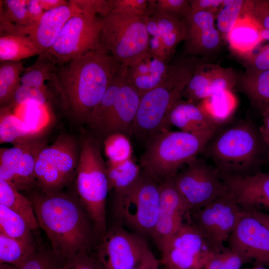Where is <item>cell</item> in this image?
<instances>
[{
	"label": "cell",
	"instance_id": "1",
	"mask_svg": "<svg viewBox=\"0 0 269 269\" xmlns=\"http://www.w3.org/2000/svg\"><path fill=\"white\" fill-rule=\"evenodd\" d=\"M51 248L66 261L90 253L98 238L93 223L78 198L63 191L47 193L36 189L28 198Z\"/></svg>",
	"mask_w": 269,
	"mask_h": 269
},
{
	"label": "cell",
	"instance_id": "2",
	"mask_svg": "<svg viewBox=\"0 0 269 269\" xmlns=\"http://www.w3.org/2000/svg\"><path fill=\"white\" fill-rule=\"evenodd\" d=\"M121 65L108 53L95 52L58 67L54 86L68 113L86 122Z\"/></svg>",
	"mask_w": 269,
	"mask_h": 269
},
{
	"label": "cell",
	"instance_id": "3",
	"mask_svg": "<svg viewBox=\"0 0 269 269\" xmlns=\"http://www.w3.org/2000/svg\"><path fill=\"white\" fill-rule=\"evenodd\" d=\"M264 146L259 130L248 121L218 128L202 153L221 174L248 175L257 173Z\"/></svg>",
	"mask_w": 269,
	"mask_h": 269
},
{
	"label": "cell",
	"instance_id": "4",
	"mask_svg": "<svg viewBox=\"0 0 269 269\" xmlns=\"http://www.w3.org/2000/svg\"><path fill=\"white\" fill-rule=\"evenodd\" d=\"M198 62L196 57L191 56L169 64L165 80L140 97L131 135L145 142L162 131L169 130L166 125L167 115L182 98Z\"/></svg>",
	"mask_w": 269,
	"mask_h": 269
},
{
	"label": "cell",
	"instance_id": "5",
	"mask_svg": "<svg viewBox=\"0 0 269 269\" xmlns=\"http://www.w3.org/2000/svg\"><path fill=\"white\" fill-rule=\"evenodd\" d=\"M215 131L192 134L164 130L145 142L142 173L158 182L173 177L183 165L202 153Z\"/></svg>",
	"mask_w": 269,
	"mask_h": 269
},
{
	"label": "cell",
	"instance_id": "6",
	"mask_svg": "<svg viewBox=\"0 0 269 269\" xmlns=\"http://www.w3.org/2000/svg\"><path fill=\"white\" fill-rule=\"evenodd\" d=\"M100 142L91 135L82 139L75 179L78 198L93 223L98 240L107 230L106 202L110 191Z\"/></svg>",
	"mask_w": 269,
	"mask_h": 269
},
{
	"label": "cell",
	"instance_id": "7",
	"mask_svg": "<svg viewBox=\"0 0 269 269\" xmlns=\"http://www.w3.org/2000/svg\"><path fill=\"white\" fill-rule=\"evenodd\" d=\"M159 182L141 172L135 182L114 199L118 219L136 234L152 238L160 204Z\"/></svg>",
	"mask_w": 269,
	"mask_h": 269
},
{
	"label": "cell",
	"instance_id": "8",
	"mask_svg": "<svg viewBox=\"0 0 269 269\" xmlns=\"http://www.w3.org/2000/svg\"><path fill=\"white\" fill-rule=\"evenodd\" d=\"M79 154L80 146L70 136H62L44 145L36 159L37 189L47 193L63 191L75 179Z\"/></svg>",
	"mask_w": 269,
	"mask_h": 269
},
{
	"label": "cell",
	"instance_id": "9",
	"mask_svg": "<svg viewBox=\"0 0 269 269\" xmlns=\"http://www.w3.org/2000/svg\"><path fill=\"white\" fill-rule=\"evenodd\" d=\"M101 39L106 52L127 66L148 51L149 35L142 16L110 13L103 19Z\"/></svg>",
	"mask_w": 269,
	"mask_h": 269
},
{
	"label": "cell",
	"instance_id": "10",
	"mask_svg": "<svg viewBox=\"0 0 269 269\" xmlns=\"http://www.w3.org/2000/svg\"><path fill=\"white\" fill-rule=\"evenodd\" d=\"M103 19L84 12L72 16L45 53L60 67L89 53L106 52L101 39Z\"/></svg>",
	"mask_w": 269,
	"mask_h": 269
},
{
	"label": "cell",
	"instance_id": "11",
	"mask_svg": "<svg viewBox=\"0 0 269 269\" xmlns=\"http://www.w3.org/2000/svg\"><path fill=\"white\" fill-rule=\"evenodd\" d=\"M185 165L173 178L189 214L229 192L219 170L205 160L196 157Z\"/></svg>",
	"mask_w": 269,
	"mask_h": 269
},
{
	"label": "cell",
	"instance_id": "12",
	"mask_svg": "<svg viewBox=\"0 0 269 269\" xmlns=\"http://www.w3.org/2000/svg\"><path fill=\"white\" fill-rule=\"evenodd\" d=\"M244 209L230 192L206 206L191 212L188 222L204 237L216 252L224 250L236 228Z\"/></svg>",
	"mask_w": 269,
	"mask_h": 269
},
{
	"label": "cell",
	"instance_id": "13",
	"mask_svg": "<svg viewBox=\"0 0 269 269\" xmlns=\"http://www.w3.org/2000/svg\"><path fill=\"white\" fill-rule=\"evenodd\" d=\"M158 248L164 269H203L210 257L217 253L188 222L183 223Z\"/></svg>",
	"mask_w": 269,
	"mask_h": 269
},
{
	"label": "cell",
	"instance_id": "14",
	"mask_svg": "<svg viewBox=\"0 0 269 269\" xmlns=\"http://www.w3.org/2000/svg\"><path fill=\"white\" fill-rule=\"evenodd\" d=\"M148 250L143 237L116 226L99 239L94 253L105 269H131Z\"/></svg>",
	"mask_w": 269,
	"mask_h": 269
},
{
	"label": "cell",
	"instance_id": "15",
	"mask_svg": "<svg viewBox=\"0 0 269 269\" xmlns=\"http://www.w3.org/2000/svg\"><path fill=\"white\" fill-rule=\"evenodd\" d=\"M228 248L244 263L269 268V230L248 209L243 213L228 241Z\"/></svg>",
	"mask_w": 269,
	"mask_h": 269
},
{
	"label": "cell",
	"instance_id": "16",
	"mask_svg": "<svg viewBox=\"0 0 269 269\" xmlns=\"http://www.w3.org/2000/svg\"><path fill=\"white\" fill-rule=\"evenodd\" d=\"M35 137L0 150V178L11 183L19 191L31 192L37 189L36 159L45 144Z\"/></svg>",
	"mask_w": 269,
	"mask_h": 269
},
{
	"label": "cell",
	"instance_id": "17",
	"mask_svg": "<svg viewBox=\"0 0 269 269\" xmlns=\"http://www.w3.org/2000/svg\"><path fill=\"white\" fill-rule=\"evenodd\" d=\"M174 177L159 182L160 204L155 230L152 237L157 247L175 232L187 220L189 211L177 189Z\"/></svg>",
	"mask_w": 269,
	"mask_h": 269
},
{
	"label": "cell",
	"instance_id": "18",
	"mask_svg": "<svg viewBox=\"0 0 269 269\" xmlns=\"http://www.w3.org/2000/svg\"><path fill=\"white\" fill-rule=\"evenodd\" d=\"M237 82L238 78L233 70L198 62L182 96L197 104L217 92L232 90Z\"/></svg>",
	"mask_w": 269,
	"mask_h": 269
},
{
	"label": "cell",
	"instance_id": "19",
	"mask_svg": "<svg viewBox=\"0 0 269 269\" xmlns=\"http://www.w3.org/2000/svg\"><path fill=\"white\" fill-rule=\"evenodd\" d=\"M229 192L244 209H269V171H261L248 175L221 174Z\"/></svg>",
	"mask_w": 269,
	"mask_h": 269
},
{
	"label": "cell",
	"instance_id": "20",
	"mask_svg": "<svg viewBox=\"0 0 269 269\" xmlns=\"http://www.w3.org/2000/svg\"><path fill=\"white\" fill-rule=\"evenodd\" d=\"M81 12L73 2L45 11L40 21L31 26H24L22 35L28 37L36 45L40 54L48 51L66 22Z\"/></svg>",
	"mask_w": 269,
	"mask_h": 269
},
{
	"label": "cell",
	"instance_id": "21",
	"mask_svg": "<svg viewBox=\"0 0 269 269\" xmlns=\"http://www.w3.org/2000/svg\"><path fill=\"white\" fill-rule=\"evenodd\" d=\"M216 15L206 11H192L186 19L187 36L184 50L187 55H203L215 52L222 38L215 27Z\"/></svg>",
	"mask_w": 269,
	"mask_h": 269
},
{
	"label": "cell",
	"instance_id": "22",
	"mask_svg": "<svg viewBox=\"0 0 269 269\" xmlns=\"http://www.w3.org/2000/svg\"><path fill=\"white\" fill-rule=\"evenodd\" d=\"M140 96L127 77L121 87L113 109L98 134L106 136L115 133L131 135L132 126L138 108Z\"/></svg>",
	"mask_w": 269,
	"mask_h": 269
},
{
	"label": "cell",
	"instance_id": "23",
	"mask_svg": "<svg viewBox=\"0 0 269 269\" xmlns=\"http://www.w3.org/2000/svg\"><path fill=\"white\" fill-rule=\"evenodd\" d=\"M169 67L167 61L147 52L127 66L126 77L141 97L165 80Z\"/></svg>",
	"mask_w": 269,
	"mask_h": 269
},
{
	"label": "cell",
	"instance_id": "24",
	"mask_svg": "<svg viewBox=\"0 0 269 269\" xmlns=\"http://www.w3.org/2000/svg\"><path fill=\"white\" fill-rule=\"evenodd\" d=\"M168 129L174 126L181 131L203 134L215 131L218 128L198 104L181 98L171 108L166 118Z\"/></svg>",
	"mask_w": 269,
	"mask_h": 269
},
{
	"label": "cell",
	"instance_id": "25",
	"mask_svg": "<svg viewBox=\"0 0 269 269\" xmlns=\"http://www.w3.org/2000/svg\"><path fill=\"white\" fill-rule=\"evenodd\" d=\"M261 28L252 15H241L227 36L231 50L244 59L251 56L263 41L260 35Z\"/></svg>",
	"mask_w": 269,
	"mask_h": 269
},
{
	"label": "cell",
	"instance_id": "26",
	"mask_svg": "<svg viewBox=\"0 0 269 269\" xmlns=\"http://www.w3.org/2000/svg\"><path fill=\"white\" fill-rule=\"evenodd\" d=\"M237 103V98L232 90H223L210 95L197 104L217 126L221 127L232 117Z\"/></svg>",
	"mask_w": 269,
	"mask_h": 269
},
{
	"label": "cell",
	"instance_id": "27",
	"mask_svg": "<svg viewBox=\"0 0 269 269\" xmlns=\"http://www.w3.org/2000/svg\"><path fill=\"white\" fill-rule=\"evenodd\" d=\"M127 66L122 64L102 99L88 117L86 123L99 133L111 113L120 89L126 77Z\"/></svg>",
	"mask_w": 269,
	"mask_h": 269
},
{
	"label": "cell",
	"instance_id": "28",
	"mask_svg": "<svg viewBox=\"0 0 269 269\" xmlns=\"http://www.w3.org/2000/svg\"><path fill=\"white\" fill-rule=\"evenodd\" d=\"M106 165L109 190L113 192L114 199L124 193L141 173L139 165L132 157L119 163L107 162Z\"/></svg>",
	"mask_w": 269,
	"mask_h": 269
},
{
	"label": "cell",
	"instance_id": "29",
	"mask_svg": "<svg viewBox=\"0 0 269 269\" xmlns=\"http://www.w3.org/2000/svg\"><path fill=\"white\" fill-rule=\"evenodd\" d=\"M0 204L21 216L32 231L39 227L29 199L23 196L11 183L0 178Z\"/></svg>",
	"mask_w": 269,
	"mask_h": 269
},
{
	"label": "cell",
	"instance_id": "30",
	"mask_svg": "<svg viewBox=\"0 0 269 269\" xmlns=\"http://www.w3.org/2000/svg\"><path fill=\"white\" fill-rule=\"evenodd\" d=\"M57 69L55 62L46 53H42L33 64L25 68L21 77V84L40 89L49 94L45 82L54 83Z\"/></svg>",
	"mask_w": 269,
	"mask_h": 269
},
{
	"label": "cell",
	"instance_id": "31",
	"mask_svg": "<svg viewBox=\"0 0 269 269\" xmlns=\"http://www.w3.org/2000/svg\"><path fill=\"white\" fill-rule=\"evenodd\" d=\"M28 125L10 109L0 107V143H11L13 145L23 142L36 137Z\"/></svg>",
	"mask_w": 269,
	"mask_h": 269
},
{
	"label": "cell",
	"instance_id": "32",
	"mask_svg": "<svg viewBox=\"0 0 269 269\" xmlns=\"http://www.w3.org/2000/svg\"><path fill=\"white\" fill-rule=\"evenodd\" d=\"M40 52L27 36L8 34L0 37V61H20Z\"/></svg>",
	"mask_w": 269,
	"mask_h": 269
},
{
	"label": "cell",
	"instance_id": "33",
	"mask_svg": "<svg viewBox=\"0 0 269 269\" xmlns=\"http://www.w3.org/2000/svg\"><path fill=\"white\" fill-rule=\"evenodd\" d=\"M0 232L18 241L37 245L32 230L25 220L7 207L0 204Z\"/></svg>",
	"mask_w": 269,
	"mask_h": 269
},
{
	"label": "cell",
	"instance_id": "34",
	"mask_svg": "<svg viewBox=\"0 0 269 269\" xmlns=\"http://www.w3.org/2000/svg\"><path fill=\"white\" fill-rule=\"evenodd\" d=\"M25 68L20 61H1L0 63V105L7 107L21 85V75Z\"/></svg>",
	"mask_w": 269,
	"mask_h": 269
},
{
	"label": "cell",
	"instance_id": "35",
	"mask_svg": "<svg viewBox=\"0 0 269 269\" xmlns=\"http://www.w3.org/2000/svg\"><path fill=\"white\" fill-rule=\"evenodd\" d=\"M241 89L256 106L269 105V70L245 74L240 81Z\"/></svg>",
	"mask_w": 269,
	"mask_h": 269
},
{
	"label": "cell",
	"instance_id": "36",
	"mask_svg": "<svg viewBox=\"0 0 269 269\" xmlns=\"http://www.w3.org/2000/svg\"><path fill=\"white\" fill-rule=\"evenodd\" d=\"M38 248L37 244L25 243L0 232V264L7 263L19 269Z\"/></svg>",
	"mask_w": 269,
	"mask_h": 269
},
{
	"label": "cell",
	"instance_id": "37",
	"mask_svg": "<svg viewBox=\"0 0 269 269\" xmlns=\"http://www.w3.org/2000/svg\"><path fill=\"white\" fill-rule=\"evenodd\" d=\"M150 16H153L157 23L169 60L177 45L186 38L185 20L164 15Z\"/></svg>",
	"mask_w": 269,
	"mask_h": 269
},
{
	"label": "cell",
	"instance_id": "38",
	"mask_svg": "<svg viewBox=\"0 0 269 269\" xmlns=\"http://www.w3.org/2000/svg\"><path fill=\"white\" fill-rule=\"evenodd\" d=\"M191 13L188 0H148L144 15H164L185 20Z\"/></svg>",
	"mask_w": 269,
	"mask_h": 269
},
{
	"label": "cell",
	"instance_id": "39",
	"mask_svg": "<svg viewBox=\"0 0 269 269\" xmlns=\"http://www.w3.org/2000/svg\"><path fill=\"white\" fill-rule=\"evenodd\" d=\"M247 1V0H224L215 17L217 30L222 39L226 40L237 20L244 14Z\"/></svg>",
	"mask_w": 269,
	"mask_h": 269
},
{
	"label": "cell",
	"instance_id": "40",
	"mask_svg": "<svg viewBox=\"0 0 269 269\" xmlns=\"http://www.w3.org/2000/svg\"><path fill=\"white\" fill-rule=\"evenodd\" d=\"M108 162L119 163L132 157V148L128 136L115 133L106 136L103 141Z\"/></svg>",
	"mask_w": 269,
	"mask_h": 269
},
{
	"label": "cell",
	"instance_id": "41",
	"mask_svg": "<svg viewBox=\"0 0 269 269\" xmlns=\"http://www.w3.org/2000/svg\"><path fill=\"white\" fill-rule=\"evenodd\" d=\"M64 260L50 248H39L18 269H61Z\"/></svg>",
	"mask_w": 269,
	"mask_h": 269
},
{
	"label": "cell",
	"instance_id": "42",
	"mask_svg": "<svg viewBox=\"0 0 269 269\" xmlns=\"http://www.w3.org/2000/svg\"><path fill=\"white\" fill-rule=\"evenodd\" d=\"M46 106L34 104L20 106L21 110L19 111L18 115H15L26 124L34 133L38 134L48 122Z\"/></svg>",
	"mask_w": 269,
	"mask_h": 269
},
{
	"label": "cell",
	"instance_id": "43",
	"mask_svg": "<svg viewBox=\"0 0 269 269\" xmlns=\"http://www.w3.org/2000/svg\"><path fill=\"white\" fill-rule=\"evenodd\" d=\"M49 94L43 90L28 86L20 85L16 90L11 103L7 107L20 106L30 104L46 105Z\"/></svg>",
	"mask_w": 269,
	"mask_h": 269
},
{
	"label": "cell",
	"instance_id": "44",
	"mask_svg": "<svg viewBox=\"0 0 269 269\" xmlns=\"http://www.w3.org/2000/svg\"><path fill=\"white\" fill-rule=\"evenodd\" d=\"M243 264V260L238 254L226 248L213 254L203 269H240Z\"/></svg>",
	"mask_w": 269,
	"mask_h": 269
},
{
	"label": "cell",
	"instance_id": "45",
	"mask_svg": "<svg viewBox=\"0 0 269 269\" xmlns=\"http://www.w3.org/2000/svg\"><path fill=\"white\" fill-rule=\"evenodd\" d=\"M142 17L149 35L148 52L168 61L161 34L155 19L153 16L143 15Z\"/></svg>",
	"mask_w": 269,
	"mask_h": 269
},
{
	"label": "cell",
	"instance_id": "46",
	"mask_svg": "<svg viewBox=\"0 0 269 269\" xmlns=\"http://www.w3.org/2000/svg\"><path fill=\"white\" fill-rule=\"evenodd\" d=\"M2 5L8 19L19 26H29L27 0H4Z\"/></svg>",
	"mask_w": 269,
	"mask_h": 269
},
{
	"label": "cell",
	"instance_id": "47",
	"mask_svg": "<svg viewBox=\"0 0 269 269\" xmlns=\"http://www.w3.org/2000/svg\"><path fill=\"white\" fill-rule=\"evenodd\" d=\"M81 12L106 17L113 9V0H73Z\"/></svg>",
	"mask_w": 269,
	"mask_h": 269
},
{
	"label": "cell",
	"instance_id": "48",
	"mask_svg": "<svg viewBox=\"0 0 269 269\" xmlns=\"http://www.w3.org/2000/svg\"><path fill=\"white\" fill-rule=\"evenodd\" d=\"M246 74L269 70V44L260 48L258 52L245 59Z\"/></svg>",
	"mask_w": 269,
	"mask_h": 269
},
{
	"label": "cell",
	"instance_id": "49",
	"mask_svg": "<svg viewBox=\"0 0 269 269\" xmlns=\"http://www.w3.org/2000/svg\"><path fill=\"white\" fill-rule=\"evenodd\" d=\"M148 6V0H113L112 12L143 16Z\"/></svg>",
	"mask_w": 269,
	"mask_h": 269
},
{
	"label": "cell",
	"instance_id": "50",
	"mask_svg": "<svg viewBox=\"0 0 269 269\" xmlns=\"http://www.w3.org/2000/svg\"><path fill=\"white\" fill-rule=\"evenodd\" d=\"M61 269H105L94 252L79 255L66 260Z\"/></svg>",
	"mask_w": 269,
	"mask_h": 269
},
{
	"label": "cell",
	"instance_id": "51",
	"mask_svg": "<svg viewBox=\"0 0 269 269\" xmlns=\"http://www.w3.org/2000/svg\"><path fill=\"white\" fill-rule=\"evenodd\" d=\"M262 28L269 29V3L267 0H255L249 14Z\"/></svg>",
	"mask_w": 269,
	"mask_h": 269
},
{
	"label": "cell",
	"instance_id": "52",
	"mask_svg": "<svg viewBox=\"0 0 269 269\" xmlns=\"http://www.w3.org/2000/svg\"><path fill=\"white\" fill-rule=\"evenodd\" d=\"M224 0H190L192 11H206L215 15L219 11Z\"/></svg>",
	"mask_w": 269,
	"mask_h": 269
},
{
	"label": "cell",
	"instance_id": "53",
	"mask_svg": "<svg viewBox=\"0 0 269 269\" xmlns=\"http://www.w3.org/2000/svg\"><path fill=\"white\" fill-rule=\"evenodd\" d=\"M27 10L29 26L37 23L45 12L40 0H27Z\"/></svg>",
	"mask_w": 269,
	"mask_h": 269
},
{
	"label": "cell",
	"instance_id": "54",
	"mask_svg": "<svg viewBox=\"0 0 269 269\" xmlns=\"http://www.w3.org/2000/svg\"><path fill=\"white\" fill-rule=\"evenodd\" d=\"M160 262L148 250L139 262L131 269H159Z\"/></svg>",
	"mask_w": 269,
	"mask_h": 269
},
{
	"label": "cell",
	"instance_id": "55",
	"mask_svg": "<svg viewBox=\"0 0 269 269\" xmlns=\"http://www.w3.org/2000/svg\"><path fill=\"white\" fill-rule=\"evenodd\" d=\"M261 108L262 110L263 123L259 130L263 140L269 147V105L264 106Z\"/></svg>",
	"mask_w": 269,
	"mask_h": 269
},
{
	"label": "cell",
	"instance_id": "56",
	"mask_svg": "<svg viewBox=\"0 0 269 269\" xmlns=\"http://www.w3.org/2000/svg\"><path fill=\"white\" fill-rule=\"evenodd\" d=\"M265 227L269 230V213L260 209H248Z\"/></svg>",
	"mask_w": 269,
	"mask_h": 269
},
{
	"label": "cell",
	"instance_id": "57",
	"mask_svg": "<svg viewBox=\"0 0 269 269\" xmlns=\"http://www.w3.org/2000/svg\"><path fill=\"white\" fill-rule=\"evenodd\" d=\"M44 10L46 11L65 5L68 0H40Z\"/></svg>",
	"mask_w": 269,
	"mask_h": 269
},
{
	"label": "cell",
	"instance_id": "58",
	"mask_svg": "<svg viewBox=\"0 0 269 269\" xmlns=\"http://www.w3.org/2000/svg\"><path fill=\"white\" fill-rule=\"evenodd\" d=\"M260 35L262 41L269 40V29L261 28Z\"/></svg>",
	"mask_w": 269,
	"mask_h": 269
},
{
	"label": "cell",
	"instance_id": "59",
	"mask_svg": "<svg viewBox=\"0 0 269 269\" xmlns=\"http://www.w3.org/2000/svg\"><path fill=\"white\" fill-rule=\"evenodd\" d=\"M0 269H18L16 267L11 264L3 263L0 264Z\"/></svg>",
	"mask_w": 269,
	"mask_h": 269
},
{
	"label": "cell",
	"instance_id": "60",
	"mask_svg": "<svg viewBox=\"0 0 269 269\" xmlns=\"http://www.w3.org/2000/svg\"><path fill=\"white\" fill-rule=\"evenodd\" d=\"M243 269H269V268L259 265H255L251 268H244Z\"/></svg>",
	"mask_w": 269,
	"mask_h": 269
},
{
	"label": "cell",
	"instance_id": "61",
	"mask_svg": "<svg viewBox=\"0 0 269 269\" xmlns=\"http://www.w3.org/2000/svg\"><path fill=\"white\" fill-rule=\"evenodd\" d=\"M268 1V2H269V1Z\"/></svg>",
	"mask_w": 269,
	"mask_h": 269
}]
</instances>
